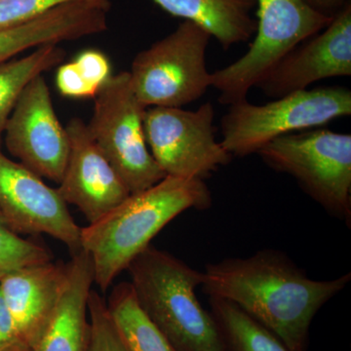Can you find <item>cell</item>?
I'll return each mask as SVG.
<instances>
[{"label": "cell", "mask_w": 351, "mask_h": 351, "mask_svg": "<svg viewBox=\"0 0 351 351\" xmlns=\"http://www.w3.org/2000/svg\"><path fill=\"white\" fill-rule=\"evenodd\" d=\"M202 274L205 294L237 304L291 351L307 350L313 318L351 279L348 272L314 280L285 253L272 249L207 263Z\"/></svg>", "instance_id": "6da1fadb"}, {"label": "cell", "mask_w": 351, "mask_h": 351, "mask_svg": "<svg viewBox=\"0 0 351 351\" xmlns=\"http://www.w3.org/2000/svg\"><path fill=\"white\" fill-rule=\"evenodd\" d=\"M212 202L204 181L170 176L151 188L131 193L100 219L82 228L80 250L91 258L94 283L107 292L176 217L189 209H209Z\"/></svg>", "instance_id": "7a4b0ae2"}, {"label": "cell", "mask_w": 351, "mask_h": 351, "mask_svg": "<svg viewBox=\"0 0 351 351\" xmlns=\"http://www.w3.org/2000/svg\"><path fill=\"white\" fill-rule=\"evenodd\" d=\"M126 270L138 306L176 351H226L213 316L196 295L202 272L152 245Z\"/></svg>", "instance_id": "3957f363"}, {"label": "cell", "mask_w": 351, "mask_h": 351, "mask_svg": "<svg viewBox=\"0 0 351 351\" xmlns=\"http://www.w3.org/2000/svg\"><path fill=\"white\" fill-rule=\"evenodd\" d=\"M350 115L351 91L346 87L302 90L263 106L245 99L221 117V144L232 157L248 156L277 138Z\"/></svg>", "instance_id": "277c9868"}, {"label": "cell", "mask_w": 351, "mask_h": 351, "mask_svg": "<svg viewBox=\"0 0 351 351\" xmlns=\"http://www.w3.org/2000/svg\"><path fill=\"white\" fill-rule=\"evenodd\" d=\"M271 169L292 176L335 218L351 225V135L323 128L282 136L257 152Z\"/></svg>", "instance_id": "5b68a950"}, {"label": "cell", "mask_w": 351, "mask_h": 351, "mask_svg": "<svg viewBox=\"0 0 351 351\" xmlns=\"http://www.w3.org/2000/svg\"><path fill=\"white\" fill-rule=\"evenodd\" d=\"M212 36L204 29L182 21L174 32L138 52L130 80L145 108H182L200 99L212 86L206 52Z\"/></svg>", "instance_id": "8992f818"}, {"label": "cell", "mask_w": 351, "mask_h": 351, "mask_svg": "<svg viewBox=\"0 0 351 351\" xmlns=\"http://www.w3.org/2000/svg\"><path fill=\"white\" fill-rule=\"evenodd\" d=\"M145 110L132 87L130 73L112 75L94 98L88 131L131 193L166 177L152 157L144 129Z\"/></svg>", "instance_id": "52a82bcc"}, {"label": "cell", "mask_w": 351, "mask_h": 351, "mask_svg": "<svg viewBox=\"0 0 351 351\" xmlns=\"http://www.w3.org/2000/svg\"><path fill=\"white\" fill-rule=\"evenodd\" d=\"M216 112L210 101L196 110L152 107L145 110V141L164 174L204 181L232 156L217 142Z\"/></svg>", "instance_id": "ba28073f"}, {"label": "cell", "mask_w": 351, "mask_h": 351, "mask_svg": "<svg viewBox=\"0 0 351 351\" xmlns=\"http://www.w3.org/2000/svg\"><path fill=\"white\" fill-rule=\"evenodd\" d=\"M4 133L7 149L21 164L41 178L60 184L71 145L66 127L55 112L43 75L25 88Z\"/></svg>", "instance_id": "9c48e42d"}, {"label": "cell", "mask_w": 351, "mask_h": 351, "mask_svg": "<svg viewBox=\"0 0 351 351\" xmlns=\"http://www.w3.org/2000/svg\"><path fill=\"white\" fill-rule=\"evenodd\" d=\"M0 214L18 234H47L80 251L82 228L57 189L0 151Z\"/></svg>", "instance_id": "30bf717a"}, {"label": "cell", "mask_w": 351, "mask_h": 351, "mask_svg": "<svg viewBox=\"0 0 351 351\" xmlns=\"http://www.w3.org/2000/svg\"><path fill=\"white\" fill-rule=\"evenodd\" d=\"M351 75V2L332 22L291 50L257 87L269 98L306 90L327 78Z\"/></svg>", "instance_id": "8fae6325"}, {"label": "cell", "mask_w": 351, "mask_h": 351, "mask_svg": "<svg viewBox=\"0 0 351 351\" xmlns=\"http://www.w3.org/2000/svg\"><path fill=\"white\" fill-rule=\"evenodd\" d=\"M69 138L68 163L59 184L66 204H73L93 223L131 195L120 176L88 131L87 124L75 117L66 126Z\"/></svg>", "instance_id": "7c38bea8"}, {"label": "cell", "mask_w": 351, "mask_h": 351, "mask_svg": "<svg viewBox=\"0 0 351 351\" xmlns=\"http://www.w3.org/2000/svg\"><path fill=\"white\" fill-rule=\"evenodd\" d=\"M66 282V265L53 261L21 267L0 279L2 300L29 348L56 309Z\"/></svg>", "instance_id": "4fadbf2b"}, {"label": "cell", "mask_w": 351, "mask_h": 351, "mask_svg": "<svg viewBox=\"0 0 351 351\" xmlns=\"http://www.w3.org/2000/svg\"><path fill=\"white\" fill-rule=\"evenodd\" d=\"M110 0H78L24 25L0 31V64L29 49L101 34L108 29Z\"/></svg>", "instance_id": "5bb4252c"}, {"label": "cell", "mask_w": 351, "mask_h": 351, "mask_svg": "<svg viewBox=\"0 0 351 351\" xmlns=\"http://www.w3.org/2000/svg\"><path fill=\"white\" fill-rule=\"evenodd\" d=\"M66 265V282L59 304L31 351H88L89 295L94 283L92 260L86 252L73 254Z\"/></svg>", "instance_id": "9a60e30c"}, {"label": "cell", "mask_w": 351, "mask_h": 351, "mask_svg": "<svg viewBox=\"0 0 351 351\" xmlns=\"http://www.w3.org/2000/svg\"><path fill=\"white\" fill-rule=\"evenodd\" d=\"M174 17L195 23L230 49L256 34L257 21L252 11L256 0H152Z\"/></svg>", "instance_id": "2e32d148"}, {"label": "cell", "mask_w": 351, "mask_h": 351, "mask_svg": "<svg viewBox=\"0 0 351 351\" xmlns=\"http://www.w3.org/2000/svg\"><path fill=\"white\" fill-rule=\"evenodd\" d=\"M107 306L129 351H176L138 306L130 282L117 284Z\"/></svg>", "instance_id": "e0dca14e"}, {"label": "cell", "mask_w": 351, "mask_h": 351, "mask_svg": "<svg viewBox=\"0 0 351 351\" xmlns=\"http://www.w3.org/2000/svg\"><path fill=\"white\" fill-rule=\"evenodd\" d=\"M66 55L59 44H45L27 56L0 64V147L7 121L25 88L36 76L59 66Z\"/></svg>", "instance_id": "ac0fdd59"}, {"label": "cell", "mask_w": 351, "mask_h": 351, "mask_svg": "<svg viewBox=\"0 0 351 351\" xmlns=\"http://www.w3.org/2000/svg\"><path fill=\"white\" fill-rule=\"evenodd\" d=\"M226 351H291L276 335L226 300L209 298Z\"/></svg>", "instance_id": "d6986e66"}, {"label": "cell", "mask_w": 351, "mask_h": 351, "mask_svg": "<svg viewBox=\"0 0 351 351\" xmlns=\"http://www.w3.org/2000/svg\"><path fill=\"white\" fill-rule=\"evenodd\" d=\"M110 60L101 51L87 49L58 66V91L68 98L94 99L112 76Z\"/></svg>", "instance_id": "ffe728a7"}, {"label": "cell", "mask_w": 351, "mask_h": 351, "mask_svg": "<svg viewBox=\"0 0 351 351\" xmlns=\"http://www.w3.org/2000/svg\"><path fill=\"white\" fill-rule=\"evenodd\" d=\"M50 261L53 254L49 249L21 237L0 214V279L13 270Z\"/></svg>", "instance_id": "44dd1931"}, {"label": "cell", "mask_w": 351, "mask_h": 351, "mask_svg": "<svg viewBox=\"0 0 351 351\" xmlns=\"http://www.w3.org/2000/svg\"><path fill=\"white\" fill-rule=\"evenodd\" d=\"M88 313L90 322L88 351H129L108 313L107 302L93 289L89 295Z\"/></svg>", "instance_id": "7402d4cb"}, {"label": "cell", "mask_w": 351, "mask_h": 351, "mask_svg": "<svg viewBox=\"0 0 351 351\" xmlns=\"http://www.w3.org/2000/svg\"><path fill=\"white\" fill-rule=\"evenodd\" d=\"M75 1L78 0H0V31L24 25Z\"/></svg>", "instance_id": "603a6c76"}, {"label": "cell", "mask_w": 351, "mask_h": 351, "mask_svg": "<svg viewBox=\"0 0 351 351\" xmlns=\"http://www.w3.org/2000/svg\"><path fill=\"white\" fill-rule=\"evenodd\" d=\"M0 351H31L16 329L0 294Z\"/></svg>", "instance_id": "cb8c5ba5"}, {"label": "cell", "mask_w": 351, "mask_h": 351, "mask_svg": "<svg viewBox=\"0 0 351 351\" xmlns=\"http://www.w3.org/2000/svg\"><path fill=\"white\" fill-rule=\"evenodd\" d=\"M302 1L314 12L332 19L351 2V0H302Z\"/></svg>", "instance_id": "d4e9b609"}]
</instances>
